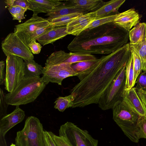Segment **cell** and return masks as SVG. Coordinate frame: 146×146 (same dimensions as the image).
<instances>
[{"instance_id": "277c9868", "label": "cell", "mask_w": 146, "mask_h": 146, "mask_svg": "<svg viewBox=\"0 0 146 146\" xmlns=\"http://www.w3.org/2000/svg\"><path fill=\"white\" fill-rule=\"evenodd\" d=\"M113 119L124 134L132 141L137 143L141 138V132L138 125L140 116L121 99L112 108Z\"/></svg>"}, {"instance_id": "f35d334b", "label": "cell", "mask_w": 146, "mask_h": 146, "mask_svg": "<svg viewBox=\"0 0 146 146\" xmlns=\"http://www.w3.org/2000/svg\"><path fill=\"white\" fill-rule=\"evenodd\" d=\"M52 135L57 146H72L64 138L55 135L52 132Z\"/></svg>"}, {"instance_id": "d6986e66", "label": "cell", "mask_w": 146, "mask_h": 146, "mask_svg": "<svg viewBox=\"0 0 146 146\" xmlns=\"http://www.w3.org/2000/svg\"><path fill=\"white\" fill-rule=\"evenodd\" d=\"M100 58L95 60L77 62L72 64L71 66L78 74L80 80H82L89 74L97 66Z\"/></svg>"}, {"instance_id": "e575fe53", "label": "cell", "mask_w": 146, "mask_h": 146, "mask_svg": "<svg viewBox=\"0 0 146 146\" xmlns=\"http://www.w3.org/2000/svg\"><path fill=\"white\" fill-rule=\"evenodd\" d=\"M135 84L136 89H141L146 92V70L139 74L136 79Z\"/></svg>"}, {"instance_id": "44dd1931", "label": "cell", "mask_w": 146, "mask_h": 146, "mask_svg": "<svg viewBox=\"0 0 146 146\" xmlns=\"http://www.w3.org/2000/svg\"><path fill=\"white\" fill-rule=\"evenodd\" d=\"M129 36L131 44H138L146 41V23H137L129 31Z\"/></svg>"}, {"instance_id": "7bdbcfd3", "label": "cell", "mask_w": 146, "mask_h": 146, "mask_svg": "<svg viewBox=\"0 0 146 146\" xmlns=\"http://www.w3.org/2000/svg\"><path fill=\"white\" fill-rule=\"evenodd\" d=\"M10 146H16L15 144H14L13 143H12Z\"/></svg>"}, {"instance_id": "4fadbf2b", "label": "cell", "mask_w": 146, "mask_h": 146, "mask_svg": "<svg viewBox=\"0 0 146 146\" xmlns=\"http://www.w3.org/2000/svg\"><path fill=\"white\" fill-rule=\"evenodd\" d=\"M74 13H87L84 10L75 5L72 0L61 2L52 10L46 13V19L49 22L53 19Z\"/></svg>"}, {"instance_id": "74e56055", "label": "cell", "mask_w": 146, "mask_h": 146, "mask_svg": "<svg viewBox=\"0 0 146 146\" xmlns=\"http://www.w3.org/2000/svg\"><path fill=\"white\" fill-rule=\"evenodd\" d=\"M44 146H57L52 135V132L44 131Z\"/></svg>"}, {"instance_id": "603a6c76", "label": "cell", "mask_w": 146, "mask_h": 146, "mask_svg": "<svg viewBox=\"0 0 146 146\" xmlns=\"http://www.w3.org/2000/svg\"><path fill=\"white\" fill-rule=\"evenodd\" d=\"M72 1L87 13L96 11L106 2L101 0H73Z\"/></svg>"}, {"instance_id": "ab89813d", "label": "cell", "mask_w": 146, "mask_h": 146, "mask_svg": "<svg viewBox=\"0 0 146 146\" xmlns=\"http://www.w3.org/2000/svg\"><path fill=\"white\" fill-rule=\"evenodd\" d=\"M36 41L31 42L29 45V47L31 51L34 54H39L41 51L42 47L41 44Z\"/></svg>"}, {"instance_id": "7a4b0ae2", "label": "cell", "mask_w": 146, "mask_h": 146, "mask_svg": "<svg viewBox=\"0 0 146 146\" xmlns=\"http://www.w3.org/2000/svg\"><path fill=\"white\" fill-rule=\"evenodd\" d=\"M129 32L113 22L107 23L83 31L67 48L73 52L108 54L128 43Z\"/></svg>"}, {"instance_id": "484cf974", "label": "cell", "mask_w": 146, "mask_h": 146, "mask_svg": "<svg viewBox=\"0 0 146 146\" xmlns=\"http://www.w3.org/2000/svg\"><path fill=\"white\" fill-rule=\"evenodd\" d=\"M83 14L82 13H74L62 16L50 21V25L54 27L66 26L75 18Z\"/></svg>"}, {"instance_id": "3957f363", "label": "cell", "mask_w": 146, "mask_h": 146, "mask_svg": "<svg viewBox=\"0 0 146 146\" xmlns=\"http://www.w3.org/2000/svg\"><path fill=\"white\" fill-rule=\"evenodd\" d=\"M47 84L42 77L25 78L13 91L5 95L6 102L16 106L33 102Z\"/></svg>"}, {"instance_id": "8d00e7d4", "label": "cell", "mask_w": 146, "mask_h": 146, "mask_svg": "<svg viewBox=\"0 0 146 146\" xmlns=\"http://www.w3.org/2000/svg\"><path fill=\"white\" fill-rule=\"evenodd\" d=\"M138 125L140 128L141 138L146 139V115L140 116Z\"/></svg>"}, {"instance_id": "60d3db41", "label": "cell", "mask_w": 146, "mask_h": 146, "mask_svg": "<svg viewBox=\"0 0 146 146\" xmlns=\"http://www.w3.org/2000/svg\"><path fill=\"white\" fill-rule=\"evenodd\" d=\"M5 64L3 60L0 62V84H5Z\"/></svg>"}, {"instance_id": "e0dca14e", "label": "cell", "mask_w": 146, "mask_h": 146, "mask_svg": "<svg viewBox=\"0 0 146 146\" xmlns=\"http://www.w3.org/2000/svg\"><path fill=\"white\" fill-rule=\"evenodd\" d=\"M30 10L33 12V15L41 13H47L61 3L59 0H28Z\"/></svg>"}, {"instance_id": "4dcf8cb0", "label": "cell", "mask_w": 146, "mask_h": 146, "mask_svg": "<svg viewBox=\"0 0 146 146\" xmlns=\"http://www.w3.org/2000/svg\"><path fill=\"white\" fill-rule=\"evenodd\" d=\"M55 27L50 25L43 27L40 28L30 34L27 37L25 44L29 46L31 42L37 40L39 38Z\"/></svg>"}, {"instance_id": "6da1fadb", "label": "cell", "mask_w": 146, "mask_h": 146, "mask_svg": "<svg viewBox=\"0 0 146 146\" xmlns=\"http://www.w3.org/2000/svg\"><path fill=\"white\" fill-rule=\"evenodd\" d=\"M131 55L129 43L100 59L97 66L71 90L72 108L98 104L106 89L112 83Z\"/></svg>"}, {"instance_id": "83f0119b", "label": "cell", "mask_w": 146, "mask_h": 146, "mask_svg": "<svg viewBox=\"0 0 146 146\" xmlns=\"http://www.w3.org/2000/svg\"><path fill=\"white\" fill-rule=\"evenodd\" d=\"M72 96L70 95L64 97H59L54 102V108L60 112H63L69 108L73 106Z\"/></svg>"}, {"instance_id": "5bb4252c", "label": "cell", "mask_w": 146, "mask_h": 146, "mask_svg": "<svg viewBox=\"0 0 146 146\" xmlns=\"http://www.w3.org/2000/svg\"><path fill=\"white\" fill-rule=\"evenodd\" d=\"M25 115L24 111L19 106H16L12 112L0 119V134L5 136L9 130L24 120Z\"/></svg>"}, {"instance_id": "5b68a950", "label": "cell", "mask_w": 146, "mask_h": 146, "mask_svg": "<svg viewBox=\"0 0 146 146\" xmlns=\"http://www.w3.org/2000/svg\"><path fill=\"white\" fill-rule=\"evenodd\" d=\"M44 131L42 125L37 118L29 117L23 128L17 133L15 144L16 146H44Z\"/></svg>"}, {"instance_id": "ac0fdd59", "label": "cell", "mask_w": 146, "mask_h": 146, "mask_svg": "<svg viewBox=\"0 0 146 146\" xmlns=\"http://www.w3.org/2000/svg\"><path fill=\"white\" fill-rule=\"evenodd\" d=\"M66 30V26L55 27L41 36L37 40L43 46L52 44L68 35Z\"/></svg>"}, {"instance_id": "d4e9b609", "label": "cell", "mask_w": 146, "mask_h": 146, "mask_svg": "<svg viewBox=\"0 0 146 146\" xmlns=\"http://www.w3.org/2000/svg\"><path fill=\"white\" fill-rule=\"evenodd\" d=\"M133 58L131 54L126 66L125 83L124 91L128 90L134 87L133 84Z\"/></svg>"}, {"instance_id": "ba28073f", "label": "cell", "mask_w": 146, "mask_h": 146, "mask_svg": "<svg viewBox=\"0 0 146 146\" xmlns=\"http://www.w3.org/2000/svg\"><path fill=\"white\" fill-rule=\"evenodd\" d=\"M23 59L10 55L6 60L5 88L9 92L13 91L25 78L24 63Z\"/></svg>"}, {"instance_id": "9a60e30c", "label": "cell", "mask_w": 146, "mask_h": 146, "mask_svg": "<svg viewBox=\"0 0 146 146\" xmlns=\"http://www.w3.org/2000/svg\"><path fill=\"white\" fill-rule=\"evenodd\" d=\"M121 98L129 107L140 116L146 115V110L135 87H133L127 91H124Z\"/></svg>"}, {"instance_id": "ffe728a7", "label": "cell", "mask_w": 146, "mask_h": 146, "mask_svg": "<svg viewBox=\"0 0 146 146\" xmlns=\"http://www.w3.org/2000/svg\"><path fill=\"white\" fill-rule=\"evenodd\" d=\"M125 0H111L105 2L99 9L96 11L97 18L119 13L118 10Z\"/></svg>"}, {"instance_id": "52a82bcc", "label": "cell", "mask_w": 146, "mask_h": 146, "mask_svg": "<svg viewBox=\"0 0 146 146\" xmlns=\"http://www.w3.org/2000/svg\"><path fill=\"white\" fill-rule=\"evenodd\" d=\"M126 65L122 68L112 83L100 97L98 104L102 110L112 109L114 105L122 99L125 85Z\"/></svg>"}, {"instance_id": "1f68e13d", "label": "cell", "mask_w": 146, "mask_h": 146, "mask_svg": "<svg viewBox=\"0 0 146 146\" xmlns=\"http://www.w3.org/2000/svg\"><path fill=\"white\" fill-rule=\"evenodd\" d=\"M117 14L97 18L87 26L86 29H92L107 23L113 22Z\"/></svg>"}, {"instance_id": "2e32d148", "label": "cell", "mask_w": 146, "mask_h": 146, "mask_svg": "<svg viewBox=\"0 0 146 146\" xmlns=\"http://www.w3.org/2000/svg\"><path fill=\"white\" fill-rule=\"evenodd\" d=\"M139 14L134 9H131L117 14L113 23L129 31L139 23Z\"/></svg>"}, {"instance_id": "7c38bea8", "label": "cell", "mask_w": 146, "mask_h": 146, "mask_svg": "<svg viewBox=\"0 0 146 146\" xmlns=\"http://www.w3.org/2000/svg\"><path fill=\"white\" fill-rule=\"evenodd\" d=\"M97 18L96 11L78 17L66 25L67 32L68 35L77 36L86 30L87 26Z\"/></svg>"}, {"instance_id": "d6a6232c", "label": "cell", "mask_w": 146, "mask_h": 146, "mask_svg": "<svg viewBox=\"0 0 146 146\" xmlns=\"http://www.w3.org/2000/svg\"><path fill=\"white\" fill-rule=\"evenodd\" d=\"M8 10L13 18V20L18 21L21 22L22 20L25 18V13L28 9L18 6L8 7Z\"/></svg>"}, {"instance_id": "d590c367", "label": "cell", "mask_w": 146, "mask_h": 146, "mask_svg": "<svg viewBox=\"0 0 146 146\" xmlns=\"http://www.w3.org/2000/svg\"><path fill=\"white\" fill-rule=\"evenodd\" d=\"M5 95L3 90L0 88V119L6 115L8 106L5 99Z\"/></svg>"}, {"instance_id": "f546056e", "label": "cell", "mask_w": 146, "mask_h": 146, "mask_svg": "<svg viewBox=\"0 0 146 146\" xmlns=\"http://www.w3.org/2000/svg\"><path fill=\"white\" fill-rule=\"evenodd\" d=\"M131 54L133 58L134 78L133 85L135 84L136 79L142 71V65L140 58L137 52L130 47Z\"/></svg>"}, {"instance_id": "cb8c5ba5", "label": "cell", "mask_w": 146, "mask_h": 146, "mask_svg": "<svg viewBox=\"0 0 146 146\" xmlns=\"http://www.w3.org/2000/svg\"><path fill=\"white\" fill-rule=\"evenodd\" d=\"M70 56V52L68 53L64 51L54 52L47 58L44 67H47L63 63Z\"/></svg>"}, {"instance_id": "f1b7e54d", "label": "cell", "mask_w": 146, "mask_h": 146, "mask_svg": "<svg viewBox=\"0 0 146 146\" xmlns=\"http://www.w3.org/2000/svg\"><path fill=\"white\" fill-rule=\"evenodd\" d=\"M129 44L130 47L137 52L140 58L142 71L146 70V41L138 44Z\"/></svg>"}, {"instance_id": "8fae6325", "label": "cell", "mask_w": 146, "mask_h": 146, "mask_svg": "<svg viewBox=\"0 0 146 146\" xmlns=\"http://www.w3.org/2000/svg\"><path fill=\"white\" fill-rule=\"evenodd\" d=\"M50 22L46 19L33 15L30 19L24 23L15 26L14 33L25 43L28 36L38 29L50 25Z\"/></svg>"}, {"instance_id": "4316f807", "label": "cell", "mask_w": 146, "mask_h": 146, "mask_svg": "<svg viewBox=\"0 0 146 146\" xmlns=\"http://www.w3.org/2000/svg\"><path fill=\"white\" fill-rule=\"evenodd\" d=\"M70 56L63 63L73 64L84 61L93 60L97 58L90 54H84L70 52Z\"/></svg>"}, {"instance_id": "30bf717a", "label": "cell", "mask_w": 146, "mask_h": 146, "mask_svg": "<svg viewBox=\"0 0 146 146\" xmlns=\"http://www.w3.org/2000/svg\"><path fill=\"white\" fill-rule=\"evenodd\" d=\"M72 64L62 63L59 64L43 67V79L47 84L50 82L61 85L63 80L69 77L77 76L71 66Z\"/></svg>"}, {"instance_id": "b9f144b4", "label": "cell", "mask_w": 146, "mask_h": 146, "mask_svg": "<svg viewBox=\"0 0 146 146\" xmlns=\"http://www.w3.org/2000/svg\"><path fill=\"white\" fill-rule=\"evenodd\" d=\"M5 137L0 134V146H7Z\"/></svg>"}, {"instance_id": "7402d4cb", "label": "cell", "mask_w": 146, "mask_h": 146, "mask_svg": "<svg viewBox=\"0 0 146 146\" xmlns=\"http://www.w3.org/2000/svg\"><path fill=\"white\" fill-rule=\"evenodd\" d=\"M24 60L25 78H40V75L42 74V66L33 59Z\"/></svg>"}, {"instance_id": "836d02e7", "label": "cell", "mask_w": 146, "mask_h": 146, "mask_svg": "<svg viewBox=\"0 0 146 146\" xmlns=\"http://www.w3.org/2000/svg\"><path fill=\"white\" fill-rule=\"evenodd\" d=\"M9 7L18 6L30 10V6L28 0H6L4 1Z\"/></svg>"}, {"instance_id": "9c48e42d", "label": "cell", "mask_w": 146, "mask_h": 146, "mask_svg": "<svg viewBox=\"0 0 146 146\" xmlns=\"http://www.w3.org/2000/svg\"><path fill=\"white\" fill-rule=\"evenodd\" d=\"M1 48L7 56L14 55L23 60L34 59V56L29 46L14 33L9 34L2 41Z\"/></svg>"}, {"instance_id": "8992f818", "label": "cell", "mask_w": 146, "mask_h": 146, "mask_svg": "<svg viewBox=\"0 0 146 146\" xmlns=\"http://www.w3.org/2000/svg\"><path fill=\"white\" fill-rule=\"evenodd\" d=\"M59 135L72 146H98V140L93 138L86 130H82L74 123L67 122L62 125Z\"/></svg>"}]
</instances>
